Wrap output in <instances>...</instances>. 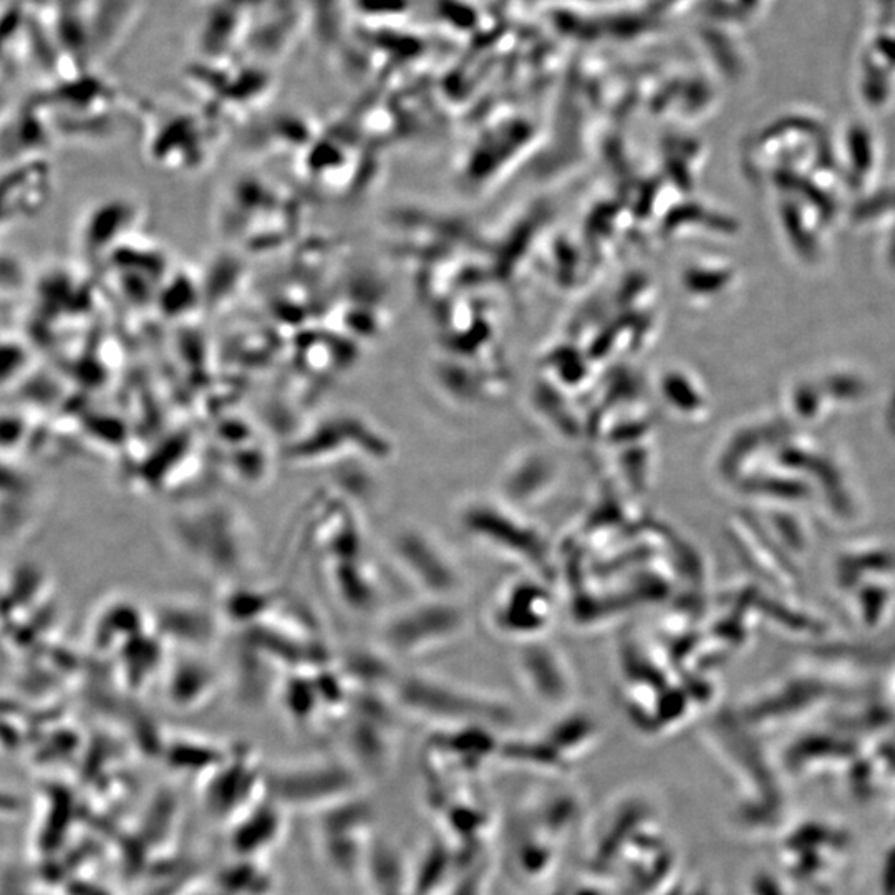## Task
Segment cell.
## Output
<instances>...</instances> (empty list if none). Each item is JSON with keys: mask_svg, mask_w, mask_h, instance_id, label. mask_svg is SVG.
<instances>
[{"mask_svg": "<svg viewBox=\"0 0 895 895\" xmlns=\"http://www.w3.org/2000/svg\"><path fill=\"white\" fill-rule=\"evenodd\" d=\"M407 0H349L350 12L367 20H385L407 10Z\"/></svg>", "mask_w": 895, "mask_h": 895, "instance_id": "6da1fadb", "label": "cell"}]
</instances>
